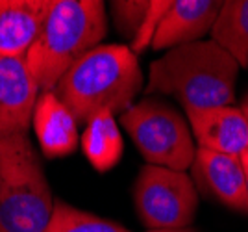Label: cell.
Wrapping results in <instances>:
<instances>
[{
	"label": "cell",
	"instance_id": "6da1fadb",
	"mask_svg": "<svg viewBox=\"0 0 248 232\" xmlns=\"http://www.w3.org/2000/svg\"><path fill=\"white\" fill-rule=\"evenodd\" d=\"M239 65L213 39L170 49L152 62L146 95H170L186 112L233 106Z\"/></svg>",
	"mask_w": 248,
	"mask_h": 232
},
{
	"label": "cell",
	"instance_id": "7a4b0ae2",
	"mask_svg": "<svg viewBox=\"0 0 248 232\" xmlns=\"http://www.w3.org/2000/svg\"><path fill=\"white\" fill-rule=\"evenodd\" d=\"M143 89V71L128 45H98L65 73L54 93L78 123L102 112L124 114Z\"/></svg>",
	"mask_w": 248,
	"mask_h": 232
},
{
	"label": "cell",
	"instance_id": "3957f363",
	"mask_svg": "<svg viewBox=\"0 0 248 232\" xmlns=\"http://www.w3.org/2000/svg\"><path fill=\"white\" fill-rule=\"evenodd\" d=\"M108 32L102 0H52L26 64L41 91H54L65 73L98 47Z\"/></svg>",
	"mask_w": 248,
	"mask_h": 232
},
{
	"label": "cell",
	"instance_id": "277c9868",
	"mask_svg": "<svg viewBox=\"0 0 248 232\" xmlns=\"http://www.w3.org/2000/svg\"><path fill=\"white\" fill-rule=\"evenodd\" d=\"M54 202L28 132L0 136V232H46Z\"/></svg>",
	"mask_w": 248,
	"mask_h": 232
},
{
	"label": "cell",
	"instance_id": "5b68a950",
	"mask_svg": "<svg viewBox=\"0 0 248 232\" xmlns=\"http://www.w3.org/2000/svg\"><path fill=\"white\" fill-rule=\"evenodd\" d=\"M121 125L148 166L187 171L197 145L189 121L172 106L146 97L121 114Z\"/></svg>",
	"mask_w": 248,
	"mask_h": 232
},
{
	"label": "cell",
	"instance_id": "8992f818",
	"mask_svg": "<svg viewBox=\"0 0 248 232\" xmlns=\"http://www.w3.org/2000/svg\"><path fill=\"white\" fill-rule=\"evenodd\" d=\"M134 200L137 215L148 231L187 229L198 208L197 186L186 171L148 164L137 175Z\"/></svg>",
	"mask_w": 248,
	"mask_h": 232
},
{
	"label": "cell",
	"instance_id": "52a82bcc",
	"mask_svg": "<svg viewBox=\"0 0 248 232\" xmlns=\"http://www.w3.org/2000/svg\"><path fill=\"white\" fill-rule=\"evenodd\" d=\"M39 93L26 58L0 54V136L28 132Z\"/></svg>",
	"mask_w": 248,
	"mask_h": 232
},
{
	"label": "cell",
	"instance_id": "ba28073f",
	"mask_svg": "<svg viewBox=\"0 0 248 232\" xmlns=\"http://www.w3.org/2000/svg\"><path fill=\"white\" fill-rule=\"evenodd\" d=\"M193 179L218 202L248 215V190L239 156L198 149L193 160Z\"/></svg>",
	"mask_w": 248,
	"mask_h": 232
},
{
	"label": "cell",
	"instance_id": "9c48e42d",
	"mask_svg": "<svg viewBox=\"0 0 248 232\" xmlns=\"http://www.w3.org/2000/svg\"><path fill=\"white\" fill-rule=\"evenodd\" d=\"M198 149L241 156L248 149V117L241 108L220 106L186 112Z\"/></svg>",
	"mask_w": 248,
	"mask_h": 232
},
{
	"label": "cell",
	"instance_id": "30bf717a",
	"mask_svg": "<svg viewBox=\"0 0 248 232\" xmlns=\"http://www.w3.org/2000/svg\"><path fill=\"white\" fill-rule=\"evenodd\" d=\"M220 6L222 2L218 0H172L150 47L154 50H170L202 41V37L213 30Z\"/></svg>",
	"mask_w": 248,
	"mask_h": 232
},
{
	"label": "cell",
	"instance_id": "8fae6325",
	"mask_svg": "<svg viewBox=\"0 0 248 232\" xmlns=\"http://www.w3.org/2000/svg\"><path fill=\"white\" fill-rule=\"evenodd\" d=\"M50 8L52 0H0V54L26 58Z\"/></svg>",
	"mask_w": 248,
	"mask_h": 232
},
{
	"label": "cell",
	"instance_id": "7c38bea8",
	"mask_svg": "<svg viewBox=\"0 0 248 232\" xmlns=\"http://www.w3.org/2000/svg\"><path fill=\"white\" fill-rule=\"evenodd\" d=\"M31 125L46 158H65L78 147V121L54 91H41Z\"/></svg>",
	"mask_w": 248,
	"mask_h": 232
},
{
	"label": "cell",
	"instance_id": "4fadbf2b",
	"mask_svg": "<svg viewBox=\"0 0 248 232\" xmlns=\"http://www.w3.org/2000/svg\"><path fill=\"white\" fill-rule=\"evenodd\" d=\"M82 150L96 171L106 173L123 158V136L113 114L102 112L85 123L82 136Z\"/></svg>",
	"mask_w": 248,
	"mask_h": 232
},
{
	"label": "cell",
	"instance_id": "5bb4252c",
	"mask_svg": "<svg viewBox=\"0 0 248 232\" xmlns=\"http://www.w3.org/2000/svg\"><path fill=\"white\" fill-rule=\"evenodd\" d=\"M211 39L222 47L239 67H248V0L222 2Z\"/></svg>",
	"mask_w": 248,
	"mask_h": 232
},
{
	"label": "cell",
	"instance_id": "9a60e30c",
	"mask_svg": "<svg viewBox=\"0 0 248 232\" xmlns=\"http://www.w3.org/2000/svg\"><path fill=\"white\" fill-rule=\"evenodd\" d=\"M46 232H132L123 225L98 217L80 208H74L65 200L54 202L50 223Z\"/></svg>",
	"mask_w": 248,
	"mask_h": 232
},
{
	"label": "cell",
	"instance_id": "2e32d148",
	"mask_svg": "<svg viewBox=\"0 0 248 232\" xmlns=\"http://www.w3.org/2000/svg\"><path fill=\"white\" fill-rule=\"evenodd\" d=\"M152 2L148 0H113L109 2V11L113 19L115 28L121 35L134 41L137 32L141 30L146 15L150 11Z\"/></svg>",
	"mask_w": 248,
	"mask_h": 232
},
{
	"label": "cell",
	"instance_id": "e0dca14e",
	"mask_svg": "<svg viewBox=\"0 0 248 232\" xmlns=\"http://www.w3.org/2000/svg\"><path fill=\"white\" fill-rule=\"evenodd\" d=\"M170 6H172V0H152L150 11H148V15H146L141 30L137 32V35L134 37V41L130 43L132 52L134 54L145 52L146 49L152 45L155 32H157L159 24L163 21V17L167 15V11L170 10Z\"/></svg>",
	"mask_w": 248,
	"mask_h": 232
},
{
	"label": "cell",
	"instance_id": "ac0fdd59",
	"mask_svg": "<svg viewBox=\"0 0 248 232\" xmlns=\"http://www.w3.org/2000/svg\"><path fill=\"white\" fill-rule=\"evenodd\" d=\"M241 166H243V173H245V180H247V190H248V149L239 156Z\"/></svg>",
	"mask_w": 248,
	"mask_h": 232
},
{
	"label": "cell",
	"instance_id": "d6986e66",
	"mask_svg": "<svg viewBox=\"0 0 248 232\" xmlns=\"http://www.w3.org/2000/svg\"><path fill=\"white\" fill-rule=\"evenodd\" d=\"M146 232H198L193 227H187V229H155V231H146Z\"/></svg>",
	"mask_w": 248,
	"mask_h": 232
},
{
	"label": "cell",
	"instance_id": "ffe728a7",
	"mask_svg": "<svg viewBox=\"0 0 248 232\" xmlns=\"http://www.w3.org/2000/svg\"><path fill=\"white\" fill-rule=\"evenodd\" d=\"M241 110H243V112H245V116L248 117V95H247V99L243 100V108H241Z\"/></svg>",
	"mask_w": 248,
	"mask_h": 232
}]
</instances>
